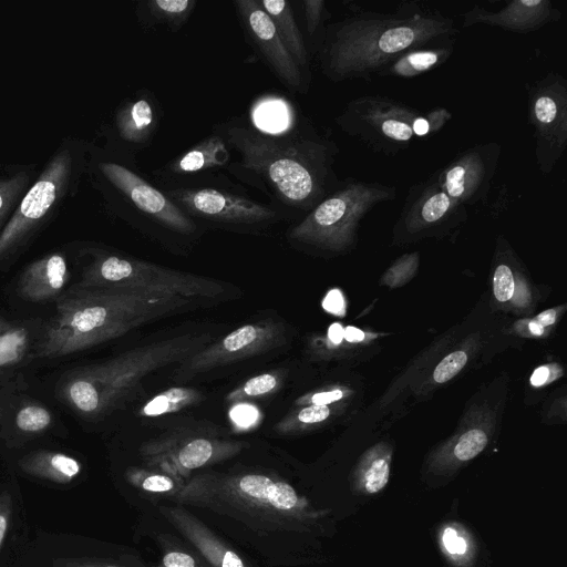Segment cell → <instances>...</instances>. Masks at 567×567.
<instances>
[{"instance_id": "5b68a950", "label": "cell", "mask_w": 567, "mask_h": 567, "mask_svg": "<svg viewBox=\"0 0 567 567\" xmlns=\"http://www.w3.org/2000/svg\"><path fill=\"white\" fill-rule=\"evenodd\" d=\"M209 341L208 333H186L127 350L107 361L69 373L60 385V395L85 417L104 415L151 372L186 361Z\"/></svg>"}, {"instance_id": "2e32d148", "label": "cell", "mask_w": 567, "mask_h": 567, "mask_svg": "<svg viewBox=\"0 0 567 567\" xmlns=\"http://www.w3.org/2000/svg\"><path fill=\"white\" fill-rule=\"evenodd\" d=\"M235 6L247 34L274 74L291 91L305 92V73L284 44L259 0H236Z\"/></svg>"}, {"instance_id": "7c38bea8", "label": "cell", "mask_w": 567, "mask_h": 567, "mask_svg": "<svg viewBox=\"0 0 567 567\" xmlns=\"http://www.w3.org/2000/svg\"><path fill=\"white\" fill-rule=\"evenodd\" d=\"M245 443L212 436L172 435L145 443L141 454L148 468L185 480L192 471L238 454Z\"/></svg>"}, {"instance_id": "4dcf8cb0", "label": "cell", "mask_w": 567, "mask_h": 567, "mask_svg": "<svg viewBox=\"0 0 567 567\" xmlns=\"http://www.w3.org/2000/svg\"><path fill=\"white\" fill-rule=\"evenodd\" d=\"M130 484L153 494L175 496L185 484L183 480L169 476L152 468L131 467L126 471Z\"/></svg>"}, {"instance_id": "5bb4252c", "label": "cell", "mask_w": 567, "mask_h": 567, "mask_svg": "<svg viewBox=\"0 0 567 567\" xmlns=\"http://www.w3.org/2000/svg\"><path fill=\"white\" fill-rule=\"evenodd\" d=\"M502 145L496 141L475 144L435 172L440 188L467 206L484 202L497 172Z\"/></svg>"}, {"instance_id": "f6af8a7d", "label": "cell", "mask_w": 567, "mask_h": 567, "mask_svg": "<svg viewBox=\"0 0 567 567\" xmlns=\"http://www.w3.org/2000/svg\"><path fill=\"white\" fill-rule=\"evenodd\" d=\"M557 318V312L555 309H547L540 312L534 320L539 323L542 327L551 326Z\"/></svg>"}, {"instance_id": "52a82bcc", "label": "cell", "mask_w": 567, "mask_h": 567, "mask_svg": "<svg viewBox=\"0 0 567 567\" xmlns=\"http://www.w3.org/2000/svg\"><path fill=\"white\" fill-rule=\"evenodd\" d=\"M396 194L393 185L347 178L293 225L287 237L299 246L344 251L357 241L362 219L377 206L394 200Z\"/></svg>"}, {"instance_id": "74e56055", "label": "cell", "mask_w": 567, "mask_h": 567, "mask_svg": "<svg viewBox=\"0 0 567 567\" xmlns=\"http://www.w3.org/2000/svg\"><path fill=\"white\" fill-rule=\"evenodd\" d=\"M515 290V281L512 269L506 264L496 267L493 277V292L499 302L512 299Z\"/></svg>"}, {"instance_id": "e575fe53", "label": "cell", "mask_w": 567, "mask_h": 567, "mask_svg": "<svg viewBox=\"0 0 567 567\" xmlns=\"http://www.w3.org/2000/svg\"><path fill=\"white\" fill-rule=\"evenodd\" d=\"M467 354L462 350L451 352L436 365L433 379L436 383H445L455 377L466 364Z\"/></svg>"}, {"instance_id": "836d02e7", "label": "cell", "mask_w": 567, "mask_h": 567, "mask_svg": "<svg viewBox=\"0 0 567 567\" xmlns=\"http://www.w3.org/2000/svg\"><path fill=\"white\" fill-rule=\"evenodd\" d=\"M52 423L50 411L39 404L22 406L16 415L17 426L27 433H38L48 429Z\"/></svg>"}, {"instance_id": "9a60e30c", "label": "cell", "mask_w": 567, "mask_h": 567, "mask_svg": "<svg viewBox=\"0 0 567 567\" xmlns=\"http://www.w3.org/2000/svg\"><path fill=\"white\" fill-rule=\"evenodd\" d=\"M287 343L285 326L271 319L247 323L200 349L185 362L182 373L194 374L264 354Z\"/></svg>"}, {"instance_id": "816d5d0a", "label": "cell", "mask_w": 567, "mask_h": 567, "mask_svg": "<svg viewBox=\"0 0 567 567\" xmlns=\"http://www.w3.org/2000/svg\"><path fill=\"white\" fill-rule=\"evenodd\" d=\"M0 333H1V324H0Z\"/></svg>"}, {"instance_id": "b9f144b4", "label": "cell", "mask_w": 567, "mask_h": 567, "mask_svg": "<svg viewBox=\"0 0 567 567\" xmlns=\"http://www.w3.org/2000/svg\"><path fill=\"white\" fill-rule=\"evenodd\" d=\"M163 567H195L194 558L185 553H167L162 560Z\"/></svg>"}, {"instance_id": "484cf974", "label": "cell", "mask_w": 567, "mask_h": 567, "mask_svg": "<svg viewBox=\"0 0 567 567\" xmlns=\"http://www.w3.org/2000/svg\"><path fill=\"white\" fill-rule=\"evenodd\" d=\"M391 455L392 451L385 444L368 450L353 471L352 488L363 495H374L384 489L390 478Z\"/></svg>"}, {"instance_id": "7dc6e473", "label": "cell", "mask_w": 567, "mask_h": 567, "mask_svg": "<svg viewBox=\"0 0 567 567\" xmlns=\"http://www.w3.org/2000/svg\"><path fill=\"white\" fill-rule=\"evenodd\" d=\"M329 338L333 343H340L344 338V329L340 326V323H333L329 328Z\"/></svg>"}, {"instance_id": "277c9868", "label": "cell", "mask_w": 567, "mask_h": 567, "mask_svg": "<svg viewBox=\"0 0 567 567\" xmlns=\"http://www.w3.org/2000/svg\"><path fill=\"white\" fill-rule=\"evenodd\" d=\"M174 497L270 530L306 527L323 515L290 484L262 473L197 475Z\"/></svg>"}, {"instance_id": "7bdbcfd3", "label": "cell", "mask_w": 567, "mask_h": 567, "mask_svg": "<svg viewBox=\"0 0 567 567\" xmlns=\"http://www.w3.org/2000/svg\"><path fill=\"white\" fill-rule=\"evenodd\" d=\"M323 307L332 313L342 315L344 312V300L341 292L338 289L331 290L323 301Z\"/></svg>"}, {"instance_id": "8d00e7d4", "label": "cell", "mask_w": 567, "mask_h": 567, "mask_svg": "<svg viewBox=\"0 0 567 567\" xmlns=\"http://www.w3.org/2000/svg\"><path fill=\"white\" fill-rule=\"evenodd\" d=\"M307 31L310 38L316 37L324 28L322 23L328 19V9L324 0H303L302 2Z\"/></svg>"}, {"instance_id": "ee69618b", "label": "cell", "mask_w": 567, "mask_h": 567, "mask_svg": "<svg viewBox=\"0 0 567 567\" xmlns=\"http://www.w3.org/2000/svg\"><path fill=\"white\" fill-rule=\"evenodd\" d=\"M551 369L549 365L538 367L530 377V383L534 386H540L550 381Z\"/></svg>"}, {"instance_id": "681fc988", "label": "cell", "mask_w": 567, "mask_h": 567, "mask_svg": "<svg viewBox=\"0 0 567 567\" xmlns=\"http://www.w3.org/2000/svg\"><path fill=\"white\" fill-rule=\"evenodd\" d=\"M8 199L9 196L6 188H0V220L4 215V212L7 210Z\"/></svg>"}, {"instance_id": "7402d4cb", "label": "cell", "mask_w": 567, "mask_h": 567, "mask_svg": "<svg viewBox=\"0 0 567 567\" xmlns=\"http://www.w3.org/2000/svg\"><path fill=\"white\" fill-rule=\"evenodd\" d=\"M157 124L155 101L144 91L142 96L126 103L116 117L120 137L136 150H143L151 143Z\"/></svg>"}, {"instance_id": "8fae6325", "label": "cell", "mask_w": 567, "mask_h": 567, "mask_svg": "<svg viewBox=\"0 0 567 567\" xmlns=\"http://www.w3.org/2000/svg\"><path fill=\"white\" fill-rule=\"evenodd\" d=\"M525 87L537 167L548 175L567 146V80L551 71L535 82L526 83Z\"/></svg>"}, {"instance_id": "cb8c5ba5", "label": "cell", "mask_w": 567, "mask_h": 567, "mask_svg": "<svg viewBox=\"0 0 567 567\" xmlns=\"http://www.w3.org/2000/svg\"><path fill=\"white\" fill-rule=\"evenodd\" d=\"M487 443L488 435L483 429H470L431 456L429 471L434 474H450L477 456Z\"/></svg>"}, {"instance_id": "30bf717a", "label": "cell", "mask_w": 567, "mask_h": 567, "mask_svg": "<svg viewBox=\"0 0 567 567\" xmlns=\"http://www.w3.org/2000/svg\"><path fill=\"white\" fill-rule=\"evenodd\" d=\"M162 190L196 223L231 229H264L279 221L286 213L284 208L252 200L224 186L181 183L163 186Z\"/></svg>"}, {"instance_id": "ffe728a7", "label": "cell", "mask_w": 567, "mask_h": 567, "mask_svg": "<svg viewBox=\"0 0 567 567\" xmlns=\"http://www.w3.org/2000/svg\"><path fill=\"white\" fill-rule=\"evenodd\" d=\"M171 523L214 567H245L241 558L226 547L206 526L181 507L162 509Z\"/></svg>"}, {"instance_id": "c3c4849f", "label": "cell", "mask_w": 567, "mask_h": 567, "mask_svg": "<svg viewBox=\"0 0 567 567\" xmlns=\"http://www.w3.org/2000/svg\"><path fill=\"white\" fill-rule=\"evenodd\" d=\"M63 567H120L115 565L91 563V561H70L63 565Z\"/></svg>"}, {"instance_id": "f35d334b", "label": "cell", "mask_w": 567, "mask_h": 567, "mask_svg": "<svg viewBox=\"0 0 567 567\" xmlns=\"http://www.w3.org/2000/svg\"><path fill=\"white\" fill-rule=\"evenodd\" d=\"M25 346V333L16 330L0 339V364L17 360Z\"/></svg>"}, {"instance_id": "f5cc1de1", "label": "cell", "mask_w": 567, "mask_h": 567, "mask_svg": "<svg viewBox=\"0 0 567 567\" xmlns=\"http://www.w3.org/2000/svg\"><path fill=\"white\" fill-rule=\"evenodd\" d=\"M158 567H163V566H158Z\"/></svg>"}, {"instance_id": "ac0fdd59", "label": "cell", "mask_w": 567, "mask_h": 567, "mask_svg": "<svg viewBox=\"0 0 567 567\" xmlns=\"http://www.w3.org/2000/svg\"><path fill=\"white\" fill-rule=\"evenodd\" d=\"M66 168L65 161L51 164L47 172L30 188L18 210L0 234V258L7 254L53 205L59 185Z\"/></svg>"}, {"instance_id": "8992f818", "label": "cell", "mask_w": 567, "mask_h": 567, "mask_svg": "<svg viewBox=\"0 0 567 567\" xmlns=\"http://www.w3.org/2000/svg\"><path fill=\"white\" fill-rule=\"evenodd\" d=\"M451 118L444 106L422 112L390 96L367 94L350 100L336 123L372 152L392 156L415 140L439 133Z\"/></svg>"}, {"instance_id": "4316f807", "label": "cell", "mask_w": 567, "mask_h": 567, "mask_svg": "<svg viewBox=\"0 0 567 567\" xmlns=\"http://www.w3.org/2000/svg\"><path fill=\"white\" fill-rule=\"evenodd\" d=\"M21 468L35 477L60 484L70 483L81 472V464L73 457L51 451H39L20 461Z\"/></svg>"}, {"instance_id": "ba28073f", "label": "cell", "mask_w": 567, "mask_h": 567, "mask_svg": "<svg viewBox=\"0 0 567 567\" xmlns=\"http://www.w3.org/2000/svg\"><path fill=\"white\" fill-rule=\"evenodd\" d=\"M83 289L164 292L187 299L217 298L225 288L210 278L120 255H100L85 268Z\"/></svg>"}, {"instance_id": "6da1fadb", "label": "cell", "mask_w": 567, "mask_h": 567, "mask_svg": "<svg viewBox=\"0 0 567 567\" xmlns=\"http://www.w3.org/2000/svg\"><path fill=\"white\" fill-rule=\"evenodd\" d=\"M238 161L229 172L258 188L274 205L308 213L342 181L334 172L339 146L311 125L268 133L239 120L217 127Z\"/></svg>"}, {"instance_id": "3957f363", "label": "cell", "mask_w": 567, "mask_h": 567, "mask_svg": "<svg viewBox=\"0 0 567 567\" xmlns=\"http://www.w3.org/2000/svg\"><path fill=\"white\" fill-rule=\"evenodd\" d=\"M193 299L164 292L83 289L56 300L39 344L40 358H59L121 337L152 320L188 308Z\"/></svg>"}, {"instance_id": "9c48e42d", "label": "cell", "mask_w": 567, "mask_h": 567, "mask_svg": "<svg viewBox=\"0 0 567 567\" xmlns=\"http://www.w3.org/2000/svg\"><path fill=\"white\" fill-rule=\"evenodd\" d=\"M104 181L120 198L131 218L181 238H192L202 230L163 190L140 174L134 164L103 161L97 166Z\"/></svg>"}, {"instance_id": "4fadbf2b", "label": "cell", "mask_w": 567, "mask_h": 567, "mask_svg": "<svg viewBox=\"0 0 567 567\" xmlns=\"http://www.w3.org/2000/svg\"><path fill=\"white\" fill-rule=\"evenodd\" d=\"M467 216V207L444 193L431 175L409 188L395 235L398 238H420L444 234L464 223Z\"/></svg>"}, {"instance_id": "d4e9b609", "label": "cell", "mask_w": 567, "mask_h": 567, "mask_svg": "<svg viewBox=\"0 0 567 567\" xmlns=\"http://www.w3.org/2000/svg\"><path fill=\"white\" fill-rule=\"evenodd\" d=\"M259 2L301 71L309 76V53L290 3L286 0H259Z\"/></svg>"}, {"instance_id": "f1b7e54d", "label": "cell", "mask_w": 567, "mask_h": 567, "mask_svg": "<svg viewBox=\"0 0 567 567\" xmlns=\"http://www.w3.org/2000/svg\"><path fill=\"white\" fill-rule=\"evenodd\" d=\"M142 22L146 25L164 24L172 30L181 28L189 18L195 0H148L142 3Z\"/></svg>"}, {"instance_id": "603a6c76", "label": "cell", "mask_w": 567, "mask_h": 567, "mask_svg": "<svg viewBox=\"0 0 567 567\" xmlns=\"http://www.w3.org/2000/svg\"><path fill=\"white\" fill-rule=\"evenodd\" d=\"M455 40L415 48L400 54L382 68L377 76L411 79L444 64L454 52Z\"/></svg>"}, {"instance_id": "60d3db41", "label": "cell", "mask_w": 567, "mask_h": 567, "mask_svg": "<svg viewBox=\"0 0 567 567\" xmlns=\"http://www.w3.org/2000/svg\"><path fill=\"white\" fill-rule=\"evenodd\" d=\"M12 512L11 496L8 492L0 494V548L6 538Z\"/></svg>"}, {"instance_id": "ab89813d", "label": "cell", "mask_w": 567, "mask_h": 567, "mask_svg": "<svg viewBox=\"0 0 567 567\" xmlns=\"http://www.w3.org/2000/svg\"><path fill=\"white\" fill-rule=\"evenodd\" d=\"M343 396V391L340 389H333L330 391L316 392L311 395H303L296 401L297 405L307 404H323L328 405L334 401L340 400Z\"/></svg>"}, {"instance_id": "d6a6232c", "label": "cell", "mask_w": 567, "mask_h": 567, "mask_svg": "<svg viewBox=\"0 0 567 567\" xmlns=\"http://www.w3.org/2000/svg\"><path fill=\"white\" fill-rule=\"evenodd\" d=\"M280 377L272 372L261 373L250 378L239 388L231 391L226 400L231 403H239L247 399L262 396L272 393L279 388Z\"/></svg>"}, {"instance_id": "f907efd6", "label": "cell", "mask_w": 567, "mask_h": 567, "mask_svg": "<svg viewBox=\"0 0 567 567\" xmlns=\"http://www.w3.org/2000/svg\"><path fill=\"white\" fill-rule=\"evenodd\" d=\"M528 328L534 336H542L545 331V328L537 323L534 319L529 321Z\"/></svg>"}, {"instance_id": "d590c367", "label": "cell", "mask_w": 567, "mask_h": 567, "mask_svg": "<svg viewBox=\"0 0 567 567\" xmlns=\"http://www.w3.org/2000/svg\"><path fill=\"white\" fill-rule=\"evenodd\" d=\"M287 109L286 106L278 105V103H267L259 109L260 116L257 117V122H260V131H284L287 128Z\"/></svg>"}, {"instance_id": "44dd1931", "label": "cell", "mask_w": 567, "mask_h": 567, "mask_svg": "<svg viewBox=\"0 0 567 567\" xmlns=\"http://www.w3.org/2000/svg\"><path fill=\"white\" fill-rule=\"evenodd\" d=\"M69 280L62 255L52 254L32 262L20 280V293L30 301H44L60 295Z\"/></svg>"}, {"instance_id": "1f68e13d", "label": "cell", "mask_w": 567, "mask_h": 567, "mask_svg": "<svg viewBox=\"0 0 567 567\" xmlns=\"http://www.w3.org/2000/svg\"><path fill=\"white\" fill-rule=\"evenodd\" d=\"M331 414L329 405L307 404L287 414L276 425L275 430L281 434L302 431L306 427L326 421Z\"/></svg>"}, {"instance_id": "83f0119b", "label": "cell", "mask_w": 567, "mask_h": 567, "mask_svg": "<svg viewBox=\"0 0 567 567\" xmlns=\"http://www.w3.org/2000/svg\"><path fill=\"white\" fill-rule=\"evenodd\" d=\"M442 554L453 567H473L477 557V543L473 534L461 523L447 522L437 530Z\"/></svg>"}, {"instance_id": "bcb514c9", "label": "cell", "mask_w": 567, "mask_h": 567, "mask_svg": "<svg viewBox=\"0 0 567 567\" xmlns=\"http://www.w3.org/2000/svg\"><path fill=\"white\" fill-rule=\"evenodd\" d=\"M344 338L349 342H359L364 339V332L355 327H347L344 330Z\"/></svg>"}, {"instance_id": "7a4b0ae2", "label": "cell", "mask_w": 567, "mask_h": 567, "mask_svg": "<svg viewBox=\"0 0 567 567\" xmlns=\"http://www.w3.org/2000/svg\"><path fill=\"white\" fill-rule=\"evenodd\" d=\"M405 6L396 13L359 11L326 25L318 45L322 74L334 83L370 82L405 51L455 40L452 17Z\"/></svg>"}, {"instance_id": "e0dca14e", "label": "cell", "mask_w": 567, "mask_h": 567, "mask_svg": "<svg viewBox=\"0 0 567 567\" xmlns=\"http://www.w3.org/2000/svg\"><path fill=\"white\" fill-rule=\"evenodd\" d=\"M561 17V11L550 0H514L496 11L475 4L463 13L462 28L486 24L506 31L529 33L559 21Z\"/></svg>"}, {"instance_id": "f546056e", "label": "cell", "mask_w": 567, "mask_h": 567, "mask_svg": "<svg viewBox=\"0 0 567 567\" xmlns=\"http://www.w3.org/2000/svg\"><path fill=\"white\" fill-rule=\"evenodd\" d=\"M204 399L200 391L193 388L174 386L158 393L140 410L143 416H159L178 412L187 406L197 404Z\"/></svg>"}, {"instance_id": "d6986e66", "label": "cell", "mask_w": 567, "mask_h": 567, "mask_svg": "<svg viewBox=\"0 0 567 567\" xmlns=\"http://www.w3.org/2000/svg\"><path fill=\"white\" fill-rule=\"evenodd\" d=\"M229 162L230 148L217 132L167 163L155 175L168 183L165 186H171L196 177L197 174L228 166Z\"/></svg>"}]
</instances>
